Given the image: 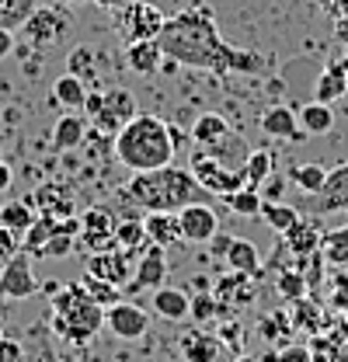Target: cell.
Wrapping results in <instances>:
<instances>
[{"label":"cell","instance_id":"cell-49","mask_svg":"<svg viewBox=\"0 0 348 362\" xmlns=\"http://www.w3.org/2000/svg\"><path fill=\"white\" fill-rule=\"evenodd\" d=\"M101 98H105V90H94V94H87V101H84V115H87V119H94V115H98V108H101Z\"/></svg>","mask_w":348,"mask_h":362},{"label":"cell","instance_id":"cell-15","mask_svg":"<svg viewBox=\"0 0 348 362\" xmlns=\"http://www.w3.org/2000/svg\"><path fill=\"white\" fill-rule=\"evenodd\" d=\"M168 279V258H164V247L157 244H146L143 255L136 258V272H132V282L126 286L129 293H143V289H161Z\"/></svg>","mask_w":348,"mask_h":362},{"label":"cell","instance_id":"cell-25","mask_svg":"<svg viewBox=\"0 0 348 362\" xmlns=\"http://www.w3.org/2000/svg\"><path fill=\"white\" fill-rule=\"evenodd\" d=\"M188 307H192V296L188 293H181L174 286L153 289V310H157V317H164V320H185Z\"/></svg>","mask_w":348,"mask_h":362},{"label":"cell","instance_id":"cell-50","mask_svg":"<svg viewBox=\"0 0 348 362\" xmlns=\"http://www.w3.org/2000/svg\"><path fill=\"white\" fill-rule=\"evenodd\" d=\"M11 52H14V35H11V28L0 25V59H7Z\"/></svg>","mask_w":348,"mask_h":362},{"label":"cell","instance_id":"cell-57","mask_svg":"<svg viewBox=\"0 0 348 362\" xmlns=\"http://www.w3.org/2000/svg\"><path fill=\"white\" fill-rule=\"evenodd\" d=\"M7 4H11V0H0V14H4V11H7Z\"/></svg>","mask_w":348,"mask_h":362},{"label":"cell","instance_id":"cell-58","mask_svg":"<svg viewBox=\"0 0 348 362\" xmlns=\"http://www.w3.org/2000/svg\"><path fill=\"white\" fill-rule=\"evenodd\" d=\"M66 4H84V0H66Z\"/></svg>","mask_w":348,"mask_h":362},{"label":"cell","instance_id":"cell-5","mask_svg":"<svg viewBox=\"0 0 348 362\" xmlns=\"http://www.w3.org/2000/svg\"><path fill=\"white\" fill-rule=\"evenodd\" d=\"M164 25H168V14H161V7H153L146 0H126L119 7V35L126 39V45L161 39Z\"/></svg>","mask_w":348,"mask_h":362},{"label":"cell","instance_id":"cell-37","mask_svg":"<svg viewBox=\"0 0 348 362\" xmlns=\"http://www.w3.org/2000/svg\"><path fill=\"white\" fill-rule=\"evenodd\" d=\"M275 286H279V296H282L286 303H296V300H303L310 282H306V275L300 269H282L279 279H275Z\"/></svg>","mask_w":348,"mask_h":362},{"label":"cell","instance_id":"cell-2","mask_svg":"<svg viewBox=\"0 0 348 362\" xmlns=\"http://www.w3.org/2000/svg\"><path fill=\"white\" fill-rule=\"evenodd\" d=\"M199 192L202 188L192 178V171L174 168V164L129 175V181L122 185V199L143 213H181L185 206L199 202Z\"/></svg>","mask_w":348,"mask_h":362},{"label":"cell","instance_id":"cell-41","mask_svg":"<svg viewBox=\"0 0 348 362\" xmlns=\"http://www.w3.org/2000/svg\"><path fill=\"white\" fill-rule=\"evenodd\" d=\"M293 307H296V314H293V327H296V331H300V327H303V331H317V327H320V314H317L313 303L296 300Z\"/></svg>","mask_w":348,"mask_h":362},{"label":"cell","instance_id":"cell-29","mask_svg":"<svg viewBox=\"0 0 348 362\" xmlns=\"http://www.w3.org/2000/svg\"><path fill=\"white\" fill-rule=\"evenodd\" d=\"M223 136H230V122H226L223 115H216V112L199 115L195 126H192V143H199V146H213Z\"/></svg>","mask_w":348,"mask_h":362},{"label":"cell","instance_id":"cell-36","mask_svg":"<svg viewBox=\"0 0 348 362\" xmlns=\"http://www.w3.org/2000/svg\"><path fill=\"white\" fill-rule=\"evenodd\" d=\"M223 202H226V209H230V213H237V216H258L261 206H265V199H261L255 188L230 192V195H223Z\"/></svg>","mask_w":348,"mask_h":362},{"label":"cell","instance_id":"cell-35","mask_svg":"<svg viewBox=\"0 0 348 362\" xmlns=\"http://www.w3.org/2000/svg\"><path fill=\"white\" fill-rule=\"evenodd\" d=\"M289 181H293L296 188H303L306 195H317V192L324 188V181H327V168H324V164H296V168L289 171Z\"/></svg>","mask_w":348,"mask_h":362},{"label":"cell","instance_id":"cell-1","mask_svg":"<svg viewBox=\"0 0 348 362\" xmlns=\"http://www.w3.org/2000/svg\"><path fill=\"white\" fill-rule=\"evenodd\" d=\"M161 49L164 56L178 59L181 66H195V70H213L219 77L226 74H248V77H265L275 70V59L255 52V49H233L219 35L216 14L209 11V4H195L188 11H178L168 18V25L161 28Z\"/></svg>","mask_w":348,"mask_h":362},{"label":"cell","instance_id":"cell-32","mask_svg":"<svg viewBox=\"0 0 348 362\" xmlns=\"http://www.w3.org/2000/svg\"><path fill=\"white\" fill-rule=\"evenodd\" d=\"M146 244H150V240H146L143 220H119V223H115V247L132 251V255H143Z\"/></svg>","mask_w":348,"mask_h":362},{"label":"cell","instance_id":"cell-22","mask_svg":"<svg viewBox=\"0 0 348 362\" xmlns=\"http://www.w3.org/2000/svg\"><path fill=\"white\" fill-rule=\"evenodd\" d=\"M161 63H164V49L157 39H146V42H129L126 45V66H129L132 74H139V77H150V74H157L161 70Z\"/></svg>","mask_w":348,"mask_h":362},{"label":"cell","instance_id":"cell-51","mask_svg":"<svg viewBox=\"0 0 348 362\" xmlns=\"http://www.w3.org/2000/svg\"><path fill=\"white\" fill-rule=\"evenodd\" d=\"M11 181H14L11 164H4V160H0V192H7V188H11Z\"/></svg>","mask_w":348,"mask_h":362},{"label":"cell","instance_id":"cell-46","mask_svg":"<svg viewBox=\"0 0 348 362\" xmlns=\"http://www.w3.org/2000/svg\"><path fill=\"white\" fill-rule=\"evenodd\" d=\"M0 362H25V349L14 338H0Z\"/></svg>","mask_w":348,"mask_h":362},{"label":"cell","instance_id":"cell-11","mask_svg":"<svg viewBox=\"0 0 348 362\" xmlns=\"http://www.w3.org/2000/svg\"><path fill=\"white\" fill-rule=\"evenodd\" d=\"M132 258H139V255L122 251V247L98 251V255H87V269L84 272L98 275V279H105V282H112V286H119V289H126V286L132 282Z\"/></svg>","mask_w":348,"mask_h":362},{"label":"cell","instance_id":"cell-30","mask_svg":"<svg viewBox=\"0 0 348 362\" xmlns=\"http://www.w3.org/2000/svg\"><path fill=\"white\" fill-rule=\"evenodd\" d=\"M258 216H261V223L268 226V230H275V233H286V230H293V226L303 220L300 209L296 206H286V202H265Z\"/></svg>","mask_w":348,"mask_h":362},{"label":"cell","instance_id":"cell-16","mask_svg":"<svg viewBox=\"0 0 348 362\" xmlns=\"http://www.w3.org/2000/svg\"><path fill=\"white\" fill-rule=\"evenodd\" d=\"M306 206H310L313 213H342V209L348 213V160L327 171L324 188H320L317 195H310Z\"/></svg>","mask_w":348,"mask_h":362},{"label":"cell","instance_id":"cell-44","mask_svg":"<svg viewBox=\"0 0 348 362\" xmlns=\"http://www.w3.org/2000/svg\"><path fill=\"white\" fill-rule=\"evenodd\" d=\"M327 14H331V21H335V32L348 39V0H331L327 4Z\"/></svg>","mask_w":348,"mask_h":362},{"label":"cell","instance_id":"cell-27","mask_svg":"<svg viewBox=\"0 0 348 362\" xmlns=\"http://www.w3.org/2000/svg\"><path fill=\"white\" fill-rule=\"evenodd\" d=\"M52 101L59 108H70V112H84V101H87V84L74 74H63L56 84H52Z\"/></svg>","mask_w":348,"mask_h":362},{"label":"cell","instance_id":"cell-54","mask_svg":"<svg viewBox=\"0 0 348 362\" xmlns=\"http://www.w3.org/2000/svg\"><path fill=\"white\" fill-rule=\"evenodd\" d=\"M335 63L342 66V74H345V77H348V49H345V52H342V59H335Z\"/></svg>","mask_w":348,"mask_h":362},{"label":"cell","instance_id":"cell-48","mask_svg":"<svg viewBox=\"0 0 348 362\" xmlns=\"http://www.w3.org/2000/svg\"><path fill=\"white\" fill-rule=\"evenodd\" d=\"M279 362H310V352H306V349H300V345H293V349L279 352Z\"/></svg>","mask_w":348,"mask_h":362},{"label":"cell","instance_id":"cell-52","mask_svg":"<svg viewBox=\"0 0 348 362\" xmlns=\"http://www.w3.org/2000/svg\"><path fill=\"white\" fill-rule=\"evenodd\" d=\"M171 139H174V150H181V146H185V139H188V136L181 133V129H178V126H171Z\"/></svg>","mask_w":348,"mask_h":362},{"label":"cell","instance_id":"cell-7","mask_svg":"<svg viewBox=\"0 0 348 362\" xmlns=\"http://www.w3.org/2000/svg\"><path fill=\"white\" fill-rule=\"evenodd\" d=\"M66 28H70V21H66L63 11H56V7H35L25 18V25H21V42L42 52L52 42H59L66 35Z\"/></svg>","mask_w":348,"mask_h":362},{"label":"cell","instance_id":"cell-61","mask_svg":"<svg viewBox=\"0 0 348 362\" xmlns=\"http://www.w3.org/2000/svg\"><path fill=\"white\" fill-rule=\"evenodd\" d=\"M0 160H4V157H0Z\"/></svg>","mask_w":348,"mask_h":362},{"label":"cell","instance_id":"cell-33","mask_svg":"<svg viewBox=\"0 0 348 362\" xmlns=\"http://www.w3.org/2000/svg\"><path fill=\"white\" fill-rule=\"evenodd\" d=\"M77 282L84 286L87 296H91L98 307H105V310H108L112 303H119V300H122V289H119V286H112V282H105V279H98V275H91V272H84Z\"/></svg>","mask_w":348,"mask_h":362},{"label":"cell","instance_id":"cell-14","mask_svg":"<svg viewBox=\"0 0 348 362\" xmlns=\"http://www.w3.org/2000/svg\"><path fill=\"white\" fill-rule=\"evenodd\" d=\"M213 296H216V303L223 307V314H226V310L251 307L255 296H258V289H255V275H244V272H230V275H223V279H216V286H213Z\"/></svg>","mask_w":348,"mask_h":362},{"label":"cell","instance_id":"cell-55","mask_svg":"<svg viewBox=\"0 0 348 362\" xmlns=\"http://www.w3.org/2000/svg\"><path fill=\"white\" fill-rule=\"evenodd\" d=\"M258 362H279V352H265Z\"/></svg>","mask_w":348,"mask_h":362},{"label":"cell","instance_id":"cell-4","mask_svg":"<svg viewBox=\"0 0 348 362\" xmlns=\"http://www.w3.org/2000/svg\"><path fill=\"white\" fill-rule=\"evenodd\" d=\"M49 327L70 341V345H87L101 327H105V307H98L84 293L81 282H70L66 289H59L52 296V320Z\"/></svg>","mask_w":348,"mask_h":362},{"label":"cell","instance_id":"cell-9","mask_svg":"<svg viewBox=\"0 0 348 362\" xmlns=\"http://www.w3.org/2000/svg\"><path fill=\"white\" fill-rule=\"evenodd\" d=\"M39 293V279L32 269V255L21 247L4 269H0V303L4 300H28Z\"/></svg>","mask_w":348,"mask_h":362},{"label":"cell","instance_id":"cell-6","mask_svg":"<svg viewBox=\"0 0 348 362\" xmlns=\"http://www.w3.org/2000/svg\"><path fill=\"white\" fill-rule=\"evenodd\" d=\"M192 178L199 181V188L202 192H209V195H230V192H240L244 188V171L240 168H230V164H223L216 160L213 153H195L192 157Z\"/></svg>","mask_w":348,"mask_h":362},{"label":"cell","instance_id":"cell-56","mask_svg":"<svg viewBox=\"0 0 348 362\" xmlns=\"http://www.w3.org/2000/svg\"><path fill=\"white\" fill-rule=\"evenodd\" d=\"M233 362H258V359H255V356H237Z\"/></svg>","mask_w":348,"mask_h":362},{"label":"cell","instance_id":"cell-34","mask_svg":"<svg viewBox=\"0 0 348 362\" xmlns=\"http://www.w3.org/2000/svg\"><path fill=\"white\" fill-rule=\"evenodd\" d=\"M0 223L11 226L14 233H28V226L35 223V209L28 206V202H4L0 206Z\"/></svg>","mask_w":348,"mask_h":362},{"label":"cell","instance_id":"cell-45","mask_svg":"<svg viewBox=\"0 0 348 362\" xmlns=\"http://www.w3.org/2000/svg\"><path fill=\"white\" fill-rule=\"evenodd\" d=\"M282 192H286V178H282V175H272V178L258 188V195L265 199V202H279V199H282Z\"/></svg>","mask_w":348,"mask_h":362},{"label":"cell","instance_id":"cell-43","mask_svg":"<svg viewBox=\"0 0 348 362\" xmlns=\"http://www.w3.org/2000/svg\"><path fill=\"white\" fill-rule=\"evenodd\" d=\"M331 307L348 314V272H338L331 279Z\"/></svg>","mask_w":348,"mask_h":362},{"label":"cell","instance_id":"cell-21","mask_svg":"<svg viewBox=\"0 0 348 362\" xmlns=\"http://www.w3.org/2000/svg\"><path fill=\"white\" fill-rule=\"evenodd\" d=\"M32 202L39 206V213H45V216H56V220L74 216V199H70V188H66V185H56V181L39 185Z\"/></svg>","mask_w":348,"mask_h":362},{"label":"cell","instance_id":"cell-13","mask_svg":"<svg viewBox=\"0 0 348 362\" xmlns=\"http://www.w3.org/2000/svg\"><path fill=\"white\" fill-rule=\"evenodd\" d=\"M178 220H181V237H185L188 244H209V240L219 233L216 209L206 206V202H192V206H185V209L178 213Z\"/></svg>","mask_w":348,"mask_h":362},{"label":"cell","instance_id":"cell-24","mask_svg":"<svg viewBox=\"0 0 348 362\" xmlns=\"http://www.w3.org/2000/svg\"><path fill=\"white\" fill-rule=\"evenodd\" d=\"M296 115H300V129L306 136H324L335 129V112L324 101H306V105L296 108Z\"/></svg>","mask_w":348,"mask_h":362},{"label":"cell","instance_id":"cell-53","mask_svg":"<svg viewBox=\"0 0 348 362\" xmlns=\"http://www.w3.org/2000/svg\"><path fill=\"white\" fill-rule=\"evenodd\" d=\"M94 4H98V7H108V11H119L126 0H94Z\"/></svg>","mask_w":348,"mask_h":362},{"label":"cell","instance_id":"cell-39","mask_svg":"<svg viewBox=\"0 0 348 362\" xmlns=\"http://www.w3.org/2000/svg\"><path fill=\"white\" fill-rule=\"evenodd\" d=\"M320 251H324V258H331V262L345 265L348 262V226L324 233V247H320Z\"/></svg>","mask_w":348,"mask_h":362},{"label":"cell","instance_id":"cell-17","mask_svg":"<svg viewBox=\"0 0 348 362\" xmlns=\"http://www.w3.org/2000/svg\"><path fill=\"white\" fill-rule=\"evenodd\" d=\"M261 133L272 136V139H286V143H300L306 136L296 122V108H286V105H272L261 115Z\"/></svg>","mask_w":348,"mask_h":362},{"label":"cell","instance_id":"cell-31","mask_svg":"<svg viewBox=\"0 0 348 362\" xmlns=\"http://www.w3.org/2000/svg\"><path fill=\"white\" fill-rule=\"evenodd\" d=\"M84 119L81 115H63L56 126H52V146L56 150H77L81 143H84Z\"/></svg>","mask_w":348,"mask_h":362},{"label":"cell","instance_id":"cell-19","mask_svg":"<svg viewBox=\"0 0 348 362\" xmlns=\"http://www.w3.org/2000/svg\"><path fill=\"white\" fill-rule=\"evenodd\" d=\"M178 349H181L185 362H216L219 352H223V341H219V334H209L202 327H192L188 334H181Z\"/></svg>","mask_w":348,"mask_h":362},{"label":"cell","instance_id":"cell-38","mask_svg":"<svg viewBox=\"0 0 348 362\" xmlns=\"http://www.w3.org/2000/svg\"><path fill=\"white\" fill-rule=\"evenodd\" d=\"M219 314H223V307L216 303V296H213V293L199 289V293L192 296V307H188V317H192L195 324H209V320H216Z\"/></svg>","mask_w":348,"mask_h":362},{"label":"cell","instance_id":"cell-42","mask_svg":"<svg viewBox=\"0 0 348 362\" xmlns=\"http://www.w3.org/2000/svg\"><path fill=\"white\" fill-rule=\"evenodd\" d=\"M18 251H21V233H14L11 226L0 223V265H7Z\"/></svg>","mask_w":348,"mask_h":362},{"label":"cell","instance_id":"cell-59","mask_svg":"<svg viewBox=\"0 0 348 362\" xmlns=\"http://www.w3.org/2000/svg\"><path fill=\"white\" fill-rule=\"evenodd\" d=\"M345 338H348V327H345Z\"/></svg>","mask_w":348,"mask_h":362},{"label":"cell","instance_id":"cell-47","mask_svg":"<svg viewBox=\"0 0 348 362\" xmlns=\"http://www.w3.org/2000/svg\"><path fill=\"white\" fill-rule=\"evenodd\" d=\"M209 244H213V255H219V258H226V251H230V244H233V237L219 230V233H216V237H213V240H209Z\"/></svg>","mask_w":348,"mask_h":362},{"label":"cell","instance_id":"cell-23","mask_svg":"<svg viewBox=\"0 0 348 362\" xmlns=\"http://www.w3.org/2000/svg\"><path fill=\"white\" fill-rule=\"evenodd\" d=\"M345 94H348V77L342 74V66H338V63H327V66L320 70L317 84H313V101L335 105V101H342Z\"/></svg>","mask_w":348,"mask_h":362},{"label":"cell","instance_id":"cell-40","mask_svg":"<svg viewBox=\"0 0 348 362\" xmlns=\"http://www.w3.org/2000/svg\"><path fill=\"white\" fill-rule=\"evenodd\" d=\"M70 74H74V77H81L84 84L94 77V52H91L87 45H77V49L70 52Z\"/></svg>","mask_w":348,"mask_h":362},{"label":"cell","instance_id":"cell-3","mask_svg":"<svg viewBox=\"0 0 348 362\" xmlns=\"http://www.w3.org/2000/svg\"><path fill=\"white\" fill-rule=\"evenodd\" d=\"M174 153L178 150H174L171 139V122H164L157 115H136L129 126H122V133L115 136V157H119L122 168H129V175L168 168Z\"/></svg>","mask_w":348,"mask_h":362},{"label":"cell","instance_id":"cell-18","mask_svg":"<svg viewBox=\"0 0 348 362\" xmlns=\"http://www.w3.org/2000/svg\"><path fill=\"white\" fill-rule=\"evenodd\" d=\"M282 247H286L293 258H313V255H320V247H324V233H320L317 223L300 220L293 230L282 233Z\"/></svg>","mask_w":348,"mask_h":362},{"label":"cell","instance_id":"cell-28","mask_svg":"<svg viewBox=\"0 0 348 362\" xmlns=\"http://www.w3.org/2000/svg\"><path fill=\"white\" fill-rule=\"evenodd\" d=\"M240 171H244V188H255V192H258L261 185L275 175V157H272V150H251Z\"/></svg>","mask_w":348,"mask_h":362},{"label":"cell","instance_id":"cell-12","mask_svg":"<svg viewBox=\"0 0 348 362\" xmlns=\"http://www.w3.org/2000/svg\"><path fill=\"white\" fill-rule=\"evenodd\" d=\"M105 324H108V331H112L115 338L136 341V338H143V334L150 331V314H146L143 307H136L132 300H119V303H112V307L105 310Z\"/></svg>","mask_w":348,"mask_h":362},{"label":"cell","instance_id":"cell-8","mask_svg":"<svg viewBox=\"0 0 348 362\" xmlns=\"http://www.w3.org/2000/svg\"><path fill=\"white\" fill-rule=\"evenodd\" d=\"M132 119H136V98H132V90L108 88L105 90V98H101L98 115H94L91 122H94V129H98V133L119 136L122 133V126H129Z\"/></svg>","mask_w":348,"mask_h":362},{"label":"cell","instance_id":"cell-60","mask_svg":"<svg viewBox=\"0 0 348 362\" xmlns=\"http://www.w3.org/2000/svg\"><path fill=\"white\" fill-rule=\"evenodd\" d=\"M324 4H331V0H324Z\"/></svg>","mask_w":348,"mask_h":362},{"label":"cell","instance_id":"cell-26","mask_svg":"<svg viewBox=\"0 0 348 362\" xmlns=\"http://www.w3.org/2000/svg\"><path fill=\"white\" fill-rule=\"evenodd\" d=\"M230 272H244V275H261V251L258 244H251V240H240V237H233V244H230V251H226V258H223Z\"/></svg>","mask_w":348,"mask_h":362},{"label":"cell","instance_id":"cell-20","mask_svg":"<svg viewBox=\"0 0 348 362\" xmlns=\"http://www.w3.org/2000/svg\"><path fill=\"white\" fill-rule=\"evenodd\" d=\"M143 226H146V240L157 244V247H164V251H171V247H178V244L185 240V237H181L178 213H146V216H143Z\"/></svg>","mask_w":348,"mask_h":362},{"label":"cell","instance_id":"cell-10","mask_svg":"<svg viewBox=\"0 0 348 362\" xmlns=\"http://www.w3.org/2000/svg\"><path fill=\"white\" fill-rule=\"evenodd\" d=\"M115 216H112V209H105V206H91L81 213V233H77V244L87 247L91 255H98V251H112L115 247Z\"/></svg>","mask_w":348,"mask_h":362}]
</instances>
